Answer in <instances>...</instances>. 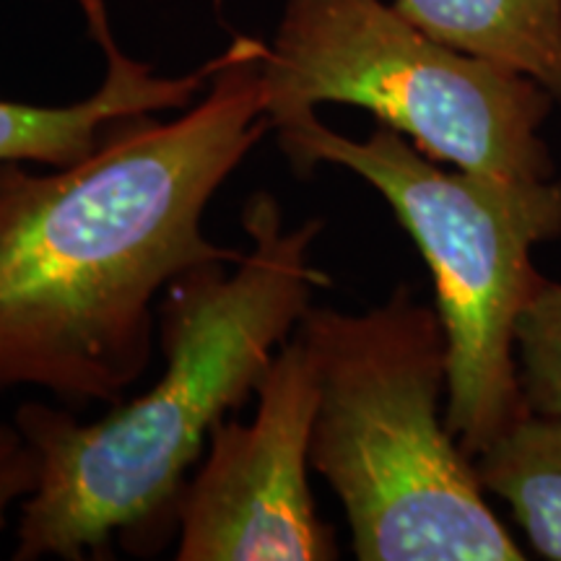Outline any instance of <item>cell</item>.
I'll return each instance as SVG.
<instances>
[{
    "mask_svg": "<svg viewBox=\"0 0 561 561\" xmlns=\"http://www.w3.org/2000/svg\"><path fill=\"white\" fill-rule=\"evenodd\" d=\"M473 466L483 491L510 504L533 549L561 561V416L530 411Z\"/></svg>",
    "mask_w": 561,
    "mask_h": 561,
    "instance_id": "obj_9",
    "label": "cell"
},
{
    "mask_svg": "<svg viewBox=\"0 0 561 561\" xmlns=\"http://www.w3.org/2000/svg\"><path fill=\"white\" fill-rule=\"evenodd\" d=\"M273 130L299 180L320 164L359 174L416 242L447 341L445 421L466 455H481L530 413L515 331L543 278L530 250L561 237V182L447 172L380 121L364 140L341 136L318 112Z\"/></svg>",
    "mask_w": 561,
    "mask_h": 561,
    "instance_id": "obj_4",
    "label": "cell"
},
{
    "mask_svg": "<svg viewBox=\"0 0 561 561\" xmlns=\"http://www.w3.org/2000/svg\"><path fill=\"white\" fill-rule=\"evenodd\" d=\"M453 50L528 76L561 104V0H392Z\"/></svg>",
    "mask_w": 561,
    "mask_h": 561,
    "instance_id": "obj_8",
    "label": "cell"
},
{
    "mask_svg": "<svg viewBox=\"0 0 561 561\" xmlns=\"http://www.w3.org/2000/svg\"><path fill=\"white\" fill-rule=\"evenodd\" d=\"M318 401V371L294 333L257 385L252 421L224 419L210 430L178 502L180 561L339 559L307 479Z\"/></svg>",
    "mask_w": 561,
    "mask_h": 561,
    "instance_id": "obj_6",
    "label": "cell"
},
{
    "mask_svg": "<svg viewBox=\"0 0 561 561\" xmlns=\"http://www.w3.org/2000/svg\"><path fill=\"white\" fill-rule=\"evenodd\" d=\"M261 76L271 128L351 104L462 172L557 180L543 140L557 104L549 91L442 45L385 0H286Z\"/></svg>",
    "mask_w": 561,
    "mask_h": 561,
    "instance_id": "obj_5",
    "label": "cell"
},
{
    "mask_svg": "<svg viewBox=\"0 0 561 561\" xmlns=\"http://www.w3.org/2000/svg\"><path fill=\"white\" fill-rule=\"evenodd\" d=\"M89 34L102 47L107 70L102 87L66 107L0 100V161L68 167L100 146L112 123L133 115L187 110L221 66V53L182 76H157L149 62L117 45L104 0H79Z\"/></svg>",
    "mask_w": 561,
    "mask_h": 561,
    "instance_id": "obj_7",
    "label": "cell"
},
{
    "mask_svg": "<svg viewBox=\"0 0 561 561\" xmlns=\"http://www.w3.org/2000/svg\"><path fill=\"white\" fill-rule=\"evenodd\" d=\"M517 367L525 403L541 416H561V284L541 278L517 320Z\"/></svg>",
    "mask_w": 561,
    "mask_h": 561,
    "instance_id": "obj_10",
    "label": "cell"
},
{
    "mask_svg": "<svg viewBox=\"0 0 561 561\" xmlns=\"http://www.w3.org/2000/svg\"><path fill=\"white\" fill-rule=\"evenodd\" d=\"M37 455L16 421H0V533L9 528L13 507L37 489Z\"/></svg>",
    "mask_w": 561,
    "mask_h": 561,
    "instance_id": "obj_11",
    "label": "cell"
},
{
    "mask_svg": "<svg viewBox=\"0 0 561 561\" xmlns=\"http://www.w3.org/2000/svg\"><path fill=\"white\" fill-rule=\"evenodd\" d=\"M265 42L237 34L201 102L112 123L89 157L37 174L0 161V392L115 405L149 369L164 286L244 252L210 242L216 191L273 130Z\"/></svg>",
    "mask_w": 561,
    "mask_h": 561,
    "instance_id": "obj_1",
    "label": "cell"
},
{
    "mask_svg": "<svg viewBox=\"0 0 561 561\" xmlns=\"http://www.w3.org/2000/svg\"><path fill=\"white\" fill-rule=\"evenodd\" d=\"M252 248L234 271L210 263L174 280L159 310L164 371L151 390L83 424L73 409L26 401L16 426L37 455V489L21 502L16 561L104 559L161 551L210 430L257 396L276 351L331 284L312 248L325 221L289 229L268 191L250 195Z\"/></svg>",
    "mask_w": 561,
    "mask_h": 561,
    "instance_id": "obj_2",
    "label": "cell"
},
{
    "mask_svg": "<svg viewBox=\"0 0 561 561\" xmlns=\"http://www.w3.org/2000/svg\"><path fill=\"white\" fill-rule=\"evenodd\" d=\"M320 401L310 466L335 491L362 561H523L445 421L447 341L401 284L367 312L310 307L294 331Z\"/></svg>",
    "mask_w": 561,
    "mask_h": 561,
    "instance_id": "obj_3",
    "label": "cell"
}]
</instances>
